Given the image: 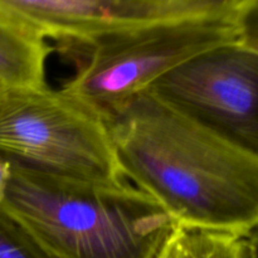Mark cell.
I'll return each mask as SVG.
<instances>
[{"mask_svg":"<svg viewBox=\"0 0 258 258\" xmlns=\"http://www.w3.org/2000/svg\"><path fill=\"white\" fill-rule=\"evenodd\" d=\"M123 178L175 223L253 231L258 155L223 140L149 92L106 120Z\"/></svg>","mask_w":258,"mask_h":258,"instance_id":"cell-1","label":"cell"},{"mask_svg":"<svg viewBox=\"0 0 258 258\" xmlns=\"http://www.w3.org/2000/svg\"><path fill=\"white\" fill-rule=\"evenodd\" d=\"M0 208L57 258H158L175 222L145 191L12 166Z\"/></svg>","mask_w":258,"mask_h":258,"instance_id":"cell-2","label":"cell"},{"mask_svg":"<svg viewBox=\"0 0 258 258\" xmlns=\"http://www.w3.org/2000/svg\"><path fill=\"white\" fill-rule=\"evenodd\" d=\"M253 19H186L105 35L60 91L107 120L158 78L212 48L256 37Z\"/></svg>","mask_w":258,"mask_h":258,"instance_id":"cell-3","label":"cell"},{"mask_svg":"<svg viewBox=\"0 0 258 258\" xmlns=\"http://www.w3.org/2000/svg\"><path fill=\"white\" fill-rule=\"evenodd\" d=\"M0 158L15 168L98 184L126 183L106 121L62 91L5 90Z\"/></svg>","mask_w":258,"mask_h":258,"instance_id":"cell-4","label":"cell"},{"mask_svg":"<svg viewBox=\"0 0 258 258\" xmlns=\"http://www.w3.org/2000/svg\"><path fill=\"white\" fill-rule=\"evenodd\" d=\"M146 92L223 140L258 155V47L248 37L206 50Z\"/></svg>","mask_w":258,"mask_h":258,"instance_id":"cell-5","label":"cell"},{"mask_svg":"<svg viewBox=\"0 0 258 258\" xmlns=\"http://www.w3.org/2000/svg\"><path fill=\"white\" fill-rule=\"evenodd\" d=\"M45 38L87 45L105 35L186 19H254L257 0H4Z\"/></svg>","mask_w":258,"mask_h":258,"instance_id":"cell-6","label":"cell"},{"mask_svg":"<svg viewBox=\"0 0 258 258\" xmlns=\"http://www.w3.org/2000/svg\"><path fill=\"white\" fill-rule=\"evenodd\" d=\"M52 50L34 24L0 0V85L5 90L47 87L45 64Z\"/></svg>","mask_w":258,"mask_h":258,"instance_id":"cell-7","label":"cell"},{"mask_svg":"<svg viewBox=\"0 0 258 258\" xmlns=\"http://www.w3.org/2000/svg\"><path fill=\"white\" fill-rule=\"evenodd\" d=\"M158 258H257L256 229L236 231L175 223Z\"/></svg>","mask_w":258,"mask_h":258,"instance_id":"cell-8","label":"cell"},{"mask_svg":"<svg viewBox=\"0 0 258 258\" xmlns=\"http://www.w3.org/2000/svg\"><path fill=\"white\" fill-rule=\"evenodd\" d=\"M0 258H57L0 208Z\"/></svg>","mask_w":258,"mask_h":258,"instance_id":"cell-9","label":"cell"},{"mask_svg":"<svg viewBox=\"0 0 258 258\" xmlns=\"http://www.w3.org/2000/svg\"><path fill=\"white\" fill-rule=\"evenodd\" d=\"M10 173H12V165L4 159L0 158V207H2L3 201L5 197V190H7L8 183H9Z\"/></svg>","mask_w":258,"mask_h":258,"instance_id":"cell-10","label":"cell"},{"mask_svg":"<svg viewBox=\"0 0 258 258\" xmlns=\"http://www.w3.org/2000/svg\"><path fill=\"white\" fill-rule=\"evenodd\" d=\"M4 91H5V88L3 87L2 85H0V101H2V97H3V95H4Z\"/></svg>","mask_w":258,"mask_h":258,"instance_id":"cell-11","label":"cell"}]
</instances>
